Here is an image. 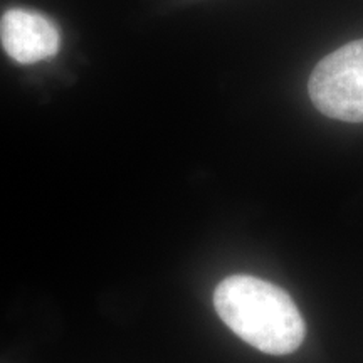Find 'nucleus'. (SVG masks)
Here are the masks:
<instances>
[{"label": "nucleus", "instance_id": "nucleus-1", "mask_svg": "<svg viewBox=\"0 0 363 363\" xmlns=\"http://www.w3.org/2000/svg\"><path fill=\"white\" fill-rule=\"evenodd\" d=\"M214 306L227 328L262 353L289 355L305 342L306 323L289 293L257 276H227Z\"/></svg>", "mask_w": 363, "mask_h": 363}, {"label": "nucleus", "instance_id": "nucleus-3", "mask_svg": "<svg viewBox=\"0 0 363 363\" xmlns=\"http://www.w3.org/2000/svg\"><path fill=\"white\" fill-rule=\"evenodd\" d=\"M0 39L6 52L21 65H33L54 56L59 49V33L40 13L13 9L0 21Z\"/></svg>", "mask_w": 363, "mask_h": 363}, {"label": "nucleus", "instance_id": "nucleus-2", "mask_svg": "<svg viewBox=\"0 0 363 363\" xmlns=\"http://www.w3.org/2000/svg\"><path fill=\"white\" fill-rule=\"evenodd\" d=\"M310 98L318 111L347 123L363 121V39L321 59L310 76Z\"/></svg>", "mask_w": 363, "mask_h": 363}]
</instances>
